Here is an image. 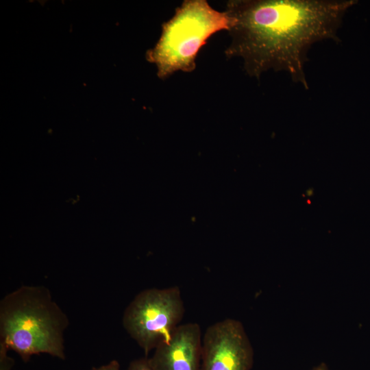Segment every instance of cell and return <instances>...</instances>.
Segmentation results:
<instances>
[{
	"label": "cell",
	"instance_id": "cell-4",
	"mask_svg": "<svg viewBox=\"0 0 370 370\" xmlns=\"http://www.w3.org/2000/svg\"><path fill=\"white\" fill-rule=\"evenodd\" d=\"M184 313L178 286L150 288L139 292L127 305L122 324L147 357L160 343L170 340Z\"/></svg>",
	"mask_w": 370,
	"mask_h": 370
},
{
	"label": "cell",
	"instance_id": "cell-10",
	"mask_svg": "<svg viewBox=\"0 0 370 370\" xmlns=\"http://www.w3.org/2000/svg\"><path fill=\"white\" fill-rule=\"evenodd\" d=\"M312 370H330V369L325 363L321 362L319 365L314 367Z\"/></svg>",
	"mask_w": 370,
	"mask_h": 370
},
{
	"label": "cell",
	"instance_id": "cell-5",
	"mask_svg": "<svg viewBox=\"0 0 370 370\" xmlns=\"http://www.w3.org/2000/svg\"><path fill=\"white\" fill-rule=\"evenodd\" d=\"M254 349L243 323L226 318L209 325L202 336L201 370H251Z\"/></svg>",
	"mask_w": 370,
	"mask_h": 370
},
{
	"label": "cell",
	"instance_id": "cell-6",
	"mask_svg": "<svg viewBox=\"0 0 370 370\" xmlns=\"http://www.w3.org/2000/svg\"><path fill=\"white\" fill-rule=\"evenodd\" d=\"M202 334L197 323H181L148 358L153 370H201Z\"/></svg>",
	"mask_w": 370,
	"mask_h": 370
},
{
	"label": "cell",
	"instance_id": "cell-3",
	"mask_svg": "<svg viewBox=\"0 0 370 370\" xmlns=\"http://www.w3.org/2000/svg\"><path fill=\"white\" fill-rule=\"evenodd\" d=\"M229 29L225 11L214 10L206 0H186L162 25L160 37L147 58L156 65L158 76L162 79L179 71L191 72L196 67L199 51L208 39Z\"/></svg>",
	"mask_w": 370,
	"mask_h": 370
},
{
	"label": "cell",
	"instance_id": "cell-7",
	"mask_svg": "<svg viewBox=\"0 0 370 370\" xmlns=\"http://www.w3.org/2000/svg\"><path fill=\"white\" fill-rule=\"evenodd\" d=\"M8 349L0 343V370H11L14 366V359L8 355Z\"/></svg>",
	"mask_w": 370,
	"mask_h": 370
},
{
	"label": "cell",
	"instance_id": "cell-9",
	"mask_svg": "<svg viewBox=\"0 0 370 370\" xmlns=\"http://www.w3.org/2000/svg\"><path fill=\"white\" fill-rule=\"evenodd\" d=\"M92 370H121V367L119 361L112 360L108 364L95 367Z\"/></svg>",
	"mask_w": 370,
	"mask_h": 370
},
{
	"label": "cell",
	"instance_id": "cell-8",
	"mask_svg": "<svg viewBox=\"0 0 370 370\" xmlns=\"http://www.w3.org/2000/svg\"><path fill=\"white\" fill-rule=\"evenodd\" d=\"M127 370H153L149 364L148 357H143L131 361Z\"/></svg>",
	"mask_w": 370,
	"mask_h": 370
},
{
	"label": "cell",
	"instance_id": "cell-1",
	"mask_svg": "<svg viewBox=\"0 0 370 370\" xmlns=\"http://www.w3.org/2000/svg\"><path fill=\"white\" fill-rule=\"evenodd\" d=\"M352 0H232L226 3L231 42L227 58H241L245 71L260 78L269 71H285L308 89L304 65L314 43L332 39Z\"/></svg>",
	"mask_w": 370,
	"mask_h": 370
},
{
	"label": "cell",
	"instance_id": "cell-2",
	"mask_svg": "<svg viewBox=\"0 0 370 370\" xmlns=\"http://www.w3.org/2000/svg\"><path fill=\"white\" fill-rule=\"evenodd\" d=\"M66 314L40 285H22L0 301V343L24 362L45 354L64 360Z\"/></svg>",
	"mask_w": 370,
	"mask_h": 370
}]
</instances>
